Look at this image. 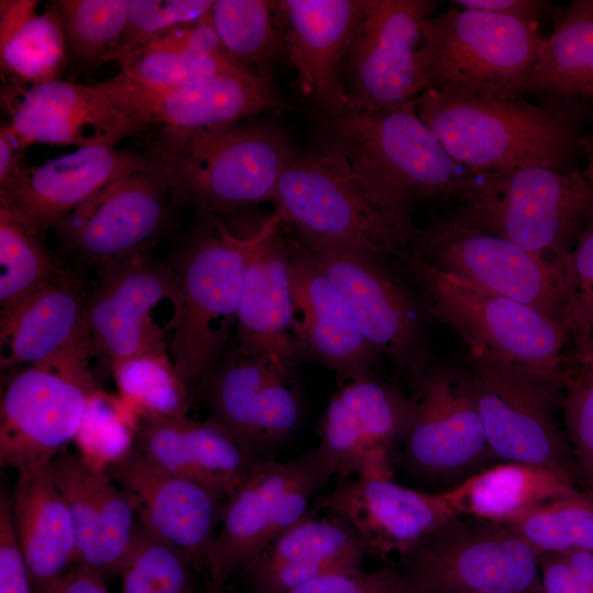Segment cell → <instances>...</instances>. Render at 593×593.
Here are the masks:
<instances>
[{"mask_svg":"<svg viewBox=\"0 0 593 593\" xmlns=\"http://www.w3.org/2000/svg\"><path fill=\"white\" fill-rule=\"evenodd\" d=\"M320 146L338 154L385 205L456 200L470 174L419 119L414 100L315 116Z\"/></svg>","mask_w":593,"mask_h":593,"instance_id":"6da1fadb","label":"cell"},{"mask_svg":"<svg viewBox=\"0 0 593 593\" xmlns=\"http://www.w3.org/2000/svg\"><path fill=\"white\" fill-rule=\"evenodd\" d=\"M292 150L282 131L237 122L148 130L144 153L163 172L172 202L215 213L273 200Z\"/></svg>","mask_w":593,"mask_h":593,"instance_id":"7a4b0ae2","label":"cell"},{"mask_svg":"<svg viewBox=\"0 0 593 593\" xmlns=\"http://www.w3.org/2000/svg\"><path fill=\"white\" fill-rule=\"evenodd\" d=\"M419 119L472 172L526 167L573 169L582 139L569 119L522 98L495 99L427 89L414 100Z\"/></svg>","mask_w":593,"mask_h":593,"instance_id":"3957f363","label":"cell"},{"mask_svg":"<svg viewBox=\"0 0 593 593\" xmlns=\"http://www.w3.org/2000/svg\"><path fill=\"white\" fill-rule=\"evenodd\" d=\"M273 201L283 224L304 239L355 247L404 262L417 251L419 228L409 213L381 202L336 153L293 149Z\"/></svg>","mask_w":593,"mask_h":593,"instance_id":"277c9868","label":"cell"},{"mask_svg":"<svg viewBox=\"0 0 593 593\" xmlns=\"http://www.w3.org/2000/svg\"><path fill=\"white\" fill-rule=\"evenodd\" d=\"M456 201L450 219L557 259L592 219L593 190L583 171L535 166L470 171Z\"/></svg>","mask_w":593,"mask_h":593,"instance_id":"5b68a950","label":"cell"},{"mask_svg":"<svg viewBox=\"0 0 593 593\" xmlns=\"http://www.w3.org/2000/svg\"><path fill=\"white\" fill-rule=\"evenodd\" d=\"M535 24L451 4L435 13L418 49L425 90L521 98L542 38Z\"/></svg>","mask_w":593,"mask_h":593,"instance_id":"8992f818","label":"cell"},{"mask_svg":"<svg viewBox=\"0 0 593 593\" xmlns=\"http://www.w3.org/2000/svg\"><path fill=\"white\" fill-rule=\"evenodd\" d=\"M429 299V313L454 328L468 347L562 387L572 337L535 309L440 270L418 251L403 262Z\"/></svg>","mask_w":593,"mask_h":593,"instance_id":"52a82bcc","label":"cell"},{"mask_svg":"<svg viewBox=\"0 0 593 593\" xmlns=\"http://www.w3.org/2000/svg\"><path fill=\"white\" fill-rule=\"evenodd\" d=\"M90 336L54 357L11 372L0 402V462L16 471L48 465L75 440L97 390Z\"/></svg>","mask_w":593,"mask_h":593,"instance_id":"ba28073f","label":"cell"},{"mask_svg":"<svg viewBox=\"0 0 593 593\" xmlns=\"http://www.w3.org/2000/svg\"><path fill=\"white\" fill-rule=\"evenodd\" d=\"M247 243L212 217V228L186 244L170 265L180 315L168 355L188 387L215 368L236 325Z\"/></svg>","mask_w":593,"mask_h":593,"instance_id":"9c48e42d","label":"cell"},{"mask_svg":"<svg viewBox=\"0 0 593 593\" xmlns=\"http://www.w3.org/2000/svg\"><path fill=\"white\" fill-rule=\"evenodd\" d=\"M414 593H541L539 555L507 525L456 516L402 558Z\"/></svg>","mask_w":593,"mask_h":593,"instance_id":"30bf717a","label":"cell"},{"mask_svg":"<svg viewBox=\"0 0 593 593\" xmlns=\"http://www.w3.org/2000/svg\"><path fill=\"white\" fill-rule=\"evenodd\" d=\"M468 348L472 391L492 454L574 482L578 468L553 415L561 389L489 350Z\"/></svg>","mask_w":593,"mask_h":593,"instance_id":"8fae6325","label":"cell"},{"mask_svg":"<svg viewBox=\"0 0 593 593\" xmlns=\"http://www.w3.org/2000/svg\"><path fill=\"white\" fill-rule=\"evenodd\" d=\"M100 271L85 300L91 356L111 366L144 354H168L180 315L171 266L145 253Z\"/></svg>","mask_w":593,"mask_h":593,"instance_id":"7c38bea8","label":"cell"},{"mask_svg":"<svg viewBox=\"0 0 593 593\" xmlns=\"http://www.w3.org/2000/svg\"><path fill=\"white\" fill-rule=\"evenodd\" d=\"M417 251L436 268L530 306L567 327L569 296L560 258L546 259L452 219L419 228Z\"/></svg>","mask_w":593,"mask_h":593,"instance_id":"4fadbf2b","label":"cell"},{"mask_svg":"<svg viewBox=\"0 0 593 593\" xmlns=\"http://www.w3.org/2000/svg\"><path fill=\"white\" fill-rule=\"evenodd\" d=\"M332 477L315 448L284 462L264 458L224 504L210 585L222 589L233 572L302 518L311 497Z\"/></svg>","mask_w":593,"mask_h":593,"instance_id":"5bb4252c","label":"cell"},{"mask_svg":"<svg viewBox=\"0 0 593 593\" xmlns=\"http://www.w3.org/2000/svg\"><path fill=\"white\" fill-rule=\"evenodd\" d=\"M337 288L369 346L414 380L429 369V345L415 304L381 258L343 244L301 238Z\"/></svg>","mask_w":593,"mask_h":593,"instance_id":"9a60e30c","label":"cell"},{"mask_svg":"<svg viewBox=\"0 0 593 593\" xmlns=\"http://www.w3.org/2000/svg\"><path fill=\"white\" fill-rule=\"evenodd\" d=\"M432 0H362L344 65L349 108L379 109L415 100L424 90L418 49Z\"/></svg>","mask_w":593,"mask_h":593,"instance_id":"2e32d148","label":"cell"},{"mask_svg":"<svg viewBox=\"0 0 593 593\" xmlns=\"http://www.w3.org/2000/svg\"><path fill=\"white\" fill-rule=\"evenodd\" d=\"M170 199L163 172L150 161L94 192L55 227L57 237L69 255L102 270L149 253L169 217Z\"/></svg>","mask_w":593,"mask_h":593,"instance_id":"e0dca14e","label":"cell"},{"mask_svg":"<svg viewBox=\"0 0 593 593\" xmlns=\"http://www.w3.org/2000/svg\"><path fill=\"white\" fill-rule=\"evenodd\" d=\"M98 86L138 134L150 127L210 128L279 108L269 78L249 69L175 87L147 86L120 70Z\"/></svg>","mask_w":593,"mask_h":593,"instance_id":"ac0fdd59","label":"cell"},{"mask_svg":"<svg viewBox=\"0 0 593 593\" xmlns=\"http://www.w3.org/2000/svg\"><path fill=\"white\" fill-rule=\"evenodd\" d=\"M415 401L372 377L347 382L332 396L315 448L339 478H392L394 446L406 439Z\"/></svg>","mask_w":593,"mask_h":593,"instance_id":"d6986e66","label":"cell"},{"mask_svg":"<svg viewBox=\"0 0 593 593\" xmlns=\"http://www.w3.org/2000/svg\"><path fill=\"white\" fill-rule=\"evenodd\" d=\"M290 371L235 349L201 382L210 419L258 458L283 440L300 418Z\"/></svg>","mask_w":593,"mask_h":593,"instance_id":"ffe728a7","label":"cell"},{"mask_svg":"<svg viewBox=\"0 0 593 593\" xmlns=\"http://www.w3.org/2000/svg\"><path fill=\"white\" fill-rule=\"evenodd\" d=\"M281 224L275 213L247 237L236 349L266 357L290 371L305 354V347L291 292L290 243L281 235Z\"/></svg>","mask_w":593,"mask_h":593,"instance_id":"44dd1931","label":"cell"},{"mask_svg":"<svg viewBox=\"0 0 593 593\" xmlns=\"http://www.w3.org/2000/svg\"><path fill=\"white\" fill-rule=\"evenodd\" d=\"M0 96L10 119L7 123L26 148L33 144L116 146L138 135L98 83L59 79L27 86L5 80Z\"/></svg>","mask_w":593,"mask_h":593,"instance_id":"7402d4cb","label":"cell"},{"mask_svg":"<svg viewBox=\"0 0 593 593\" xmlns=\"http://www.w3.org/2000/svg\"><path fill=\"white\" fill-rule=\"evenodd\" d=\"M318 507L344 519L366 553L401 559L456 514L441 492L428 493L392 478H339Z\"/></svg>","mask_w":593,"mask_h":593,"instance_id":"603a6c76","label":"cell"},{"mask_svg":"<svg viewBox=\"0 0 593 593\" xmlns=\"http://www.w3.org/2000/svg\"><path fill=\"white\" fill-rule=\"evenodd\" d=\"M137 503V515L158 537L209 573L225 501L191 480L169 473L134 447L108 469Z\"/></svg>","mask_w":593,"mask_h":593,"instance_id":"cb8c5ba5","label":"cell"},{"mask_svg":"<svg viewBox=\"0 0 593 593\" xmlns=\"http://www.w3.org/2000/svg\"><path fill=\"white\" fill-rule=\"evenodd\" d=\"M415 381V416L406 437L410 462L430 477H448L494 456L469 373L425 372Z\"/></svg>","mask_w":593,"mask_h":593,"instance_id":"d4e9b609","label":"cell"},{"mask_svg":"<svg viewBox=\"0 0 593 593\" xmlns=\"http://www.w3.org/2000/svg\"><path fill=\"white\" fill-rule=\"evenodd\" d=\"M149 165L145 153L109 145L80 147L42 165L25 166L0 189V208L40 236L110 181Z\"/></svg>","mask_w":593,"mask_h":593,"instance_id":"484cf974","label":"cell"},{"mask_svg":"<svg viewBox=\"0 0 593 593\" xmlns=\"http://www.w3.org/2000/svg\"><path fill=\"white\" fill-rule=\"evenodd\" d=\"M51 467L74 521L77 564L104 579L119 574L137 527L136 500L79 452L64 450Z\"/></svg>","mask_w":593,"mask_h":593,"instance_id":"4316f807","label":"cell"},{"mask_svg":"<svg viewBox=\"0 0 593 593\" xmlns=\"http://www.w3.org/2000/svg\"><path fill=\"white\" fill-rule=\"evenodd\" d=\"M279 5L302 96L321 115L343 113L350 104L344 65L362 0H283Z\"/></svg>","mask_w":593,"mask_h":593,"instance_id":"83f0119b","label":"cell"},{"mask_svg":"<svg viewBox=\"0 0 593 593\" xmlns=\"http://www.w3.org/2000/svg\"><path fill=\"white\" fill-rule=\"evenodd\" d=\"M133 447L160 469L201 484L225 502L264 459L212 419L188 416H136Z\"/></svg>","mask_w":593,"mask_h":593,"instance_id":"f1b7e54d","label":"cell"},{"mask_svg":"<svg viewBox=\"0 0 593 593\" xmlns=\"http://www.w3.org/2000/svg\"><path fill=\"white\" fill-rule=\"evenodd\" d=\"M289 275L305 353L333 370L342 384L372 377L378 354L303 243H290Z\"/></svg>","mask_w":593,"mask_h":593,"instance_id":"f546056e","label":"cell"},{"mask_svg":"<svg viewBox=\"0 0 593 593\" xmlns=\"http://www.w3.org/2000/svg\"><path fill=\"white\" fill-rule=\"evenodd\" d=\"M366 550L333 514L306 513L243 570L248 593H284L317 578L360 570Z\"/></svg>","mask_w":593,"mask_h":593,"instance_id":"4dcf8cb0","label":"cell"},{"mask_svg":"<svg viewBox=\"0 0 593 593\" xmlns=\"http://www.w3.org/2000/svg\"><path fill=\"white\" fill-rule=\"evenodd\" d=\"M10 502L34 593H47L78 561L74 521L51 463L19 470Z\"/></svg>","mask_w":593,"mask_h":593,"instance_id":"1f68e13d","label":"cell"},{"mask_svg":"<svg viewBox=\"0 0 593 593\" xmlns=\"http://www.w3.org/2000/svg\"><path fill=\"white\" fill-rule=\"evenodd\" d=\"M80 286L66 273L0 315V368L43 362L89 335Z\"/></svg>","mask_w":593,"mask_h":593,"instance_id":"d6a6232c","label":"cell"},{"mask_svg":"<svg viewBox=\"0 0 593 593\" xmlns=\"http://www.w3.org/2000/svg\"><path fill=\"white\" fill-rule=\"evenodd\" d=\"M575 489L573 481L548 468L505 460L474 472L441 494L456 516L508 525Z\"/></svg>","mask_w":593,"mask_h":593,"instance_id":"836d02e7","label":"cell"},{"mask_svg":"<svg viewBox=\"0 0 593 593\" xmlns=\"http://www.w3.org/2000/svg\"><path fill=\"white\" fill-rule=\"evenodd\" d=\"M209 13L199 22L167 31L128 54L119 61L121 71L147 86L175 87L248 69L224 51Z\"/></svg>","mask_w":593,"mask_h":593,"instance_id":"e575fe53","label":"cell"},{"mask_svg":"<svg viewBox=\"0 0 593 593\" xmlns=\"http://www.w3.org/2000/svg\"><path fill=\"white\" fill-rule=\"evenodd\" d=\"M37 0L0 1V67L5 80L40 85L59 80L68 64L55 2L37 12Z\"/></svg>","mask_w":593,"mask_h":593,"instance_id":"d590c367","label":"cell"},{"mask_svg":"<svg viewBox=\"0 0 593 593\" xmlns=\"http://www.w3.org/2000/svg\"><path fill=\"white\" fill-rule=\"evenodd\" d=\"M557 100H593V0H575L542 37L524 93Z\"/></svg>","mask_w":593,"mask_h":593,"instance_id":"8d00e7d4","label":"cell"},{"mask_svg":"<svg viewBox=\"0 0 593 593\" xmlns=\"http://www.w3.org/2000/svg\"><path fill=\"white\" fill-rule=\"evenodd\" d=\"M209 15L224 51L268 77V66L286 49L279 1L215 0Z\"/></svg>","mask_w":593,"mask_h":593,"instance_id":"74e56055","label":"cell"},{"mask_svg":"<svg viewBox=\"0 0 593 593\" xmlns=\"http://www.w3.org/2000/svg\"><path fill=\"white\" fill-rule=\"evenodd\" d=\"M507 526L539 556L593 551V490L575 489L530 510Z\"/></svg>","mask_w":593,"mask_h":593,"instance_id":"f35d334b","label":"cell"},{"mask_svg":"<svg viewBox=\"0 0 593 593\" xmlns=\"http://www.w3.org/2000/svg\"><path fill=\"white\" fill-rule=\"evenodd\" d=\"M68 63L94 68L111 61L124 34L130 0H57Z\"/></svg>","mask_w":593,"mask_h":593,"instance_id":"ab89813d","label":"cell"},{"mask_svg":"<svg viewBox=\"0 0 593 593\" xmlns=\"http://www.w3.org/2000/svg\"><path fill=\"white\" fill-rule=\"evenodd\" d=\"M0 315L58 279L63 272L38 236L0 208Z\"/></svg>","mask_w":593,"mask_h":593,"instance_id":"60d3db41","label":"cell"},{"mask_svg":"<svg viewBox=\"0 0 593 593\" xmlns=\"http://www.w3.org/2000/svg\"><path fill=\"white\" fill-rule=\"evenodd\" d=\"M110 367L122 401L136 416H188L189 387L167 353L144 354Z\"/></svg>","mask_w":593,"mask_h":593,"instance_id":"b9f144b4","label":"cell"},{"mask_svg":"<svg viewBox=\"0 0 593 593\" xmlns=\"http://www.w3.org/2000/svg\"><path fill=\"white\" fill-rule=\"evenodd\" d=\"M194 570L181 551L158 537L138 517L119 573L121 593H193Z\"/></svg>","mask_w":593,"mask_h":593,"instance_id":"7bdbcfd3","label":"cell"},{"mask_svg":"<svg viewBox=\"0 0 593 593\" xmlns=\"http://www.w3.org/2000/svg\"><path fill=\"white\" fill-rule=\"evenodd\" d=\"M561 392L566 436L578 471L593 490V345L572 347Z\"/></svg>","mask_w":593,"mask_h":593,"instance_id":"ee69618b","label":"cell"},{"mask_svg":"<svg viewBox=\"0 0 593 593\" xmlns=\"http://www.w3.org/2000/svg\"><path fill=\"white\" fill-rule=\"evenodd\" d=\"M135 425L136 415L123 401L96 390L75 438L79 454L108 469L133 448Z\"/></svg>","mask_w":593,"mask_h":593,"instance_id":"f6af8a7d","label":"cell"},{"mask_svg":"<svg viewBox=\"0 0 593 593\" xmlns=\"http://www.w3.org/2000/svg\"><path fill=\"white\" fill-rule=\"evenodd\" d=\"M213 2L211 0H130L126 27L112 60L119 63L167 31L199 22L210 12Z\"/></svg>","mask_w":593,"mask_h":593,"instance_id":"bcb514c9","label":"cell"},{"mask_svg":"<svg viewBox=\"0 0 593 593\" xmlns=\"http://www.w3.org/2000/svg\"><path fill=\"white\" fill-rule=\"evenodd\" d=\"M568 287L567 327L573 345L593 343V217L574 246L559 257Z\"/></svg>","mask_w":593,"mask_h":593,"instance_id":"7dc6e473","label":"cell"},{"mask_svg":"<svg viewBox=\"0 0 593 593\" xmlns=\"http://www.w3.org/2000/svg\"><path fill=\"white\" fill-rule=\"evenodd\" d=\"M224 593H248L228 591ZM284 593H413L400 570L384 567L362 572L331 573Z\"/></svg>","mask_w":593,"mask_h":593,"instance_id":"c3c4849f","label":"cell"},{"mask_svg":"<svg viewBox=\"0 0 593 593\" xmlns=\"http://www.w3.org/2000/svg\"><path fill=\"white\" fill-rule=\"evenodd\" d=\"M0 593H34L31 574L16 538L10 496L0 499Z\"/></svg>","mask_w":593,"mask_h":593,"instance_id":"681fc988","label":"cell"},{"mask_svg":"<svg viewBox=\"0 0 593 593\" xmlns=\"http://www.w3.org/2000/svg\"><path fill=\"white\" fill-rule=\"evenodd\" d=\"M541 593H593L558 553L539 556Z\"/></svg>","mask_w":593,"mask_h":593,"instance_id":"f907efd6","label":"cell"},{"mask_svg":"<svg viewBox=\"0 0 593 593\" xmlns=\"http://www.w3.org/2000/svg\"><path fill=\"white\" fill-rule=\"evenodd\" d=\"M450 3L459 9L484 11L528 23H536L549 4L542 0H452Z\"/></svg>","mask_w":593,"mask_h":593,"instance_id":"816d5d0a","label":"cell"},{"mask_svg":"<svg viewBox=\"0 0 593 593\" xmlns=\"http://www.w3.org/2000/svg\"><path fill=\"white\" fill-rule=\"evenodd\" d=\"M24 147L5 122L0 128V189L10 184L25 168Z\"/></svg>","mask_w":593,"mask_h":593,"instance_id":"f5cc1de1","label":"cell"},{"mask_svg":"<svg viewBox=\"0 0 593 593\" xmlns=\"http://www.w3.org/2000/svg\"><path fill=\"white\" fill-rule=\"evenodd\" d=\"M47 593H110L105 579L87 568L76 564L61 577Z\"/></svg>","mask_w":593,"mask_h":593,"instance_id":"db71d44e","label":"cell"},{"mask_svg":"<svg viewBox=\"0 0 593 593\" xmlns=\"http://www.w3.org/2000/svg\"><path fill=\"white\" fill-rule=\"evenodd\" d=\"M558 555L563 557L581 580L593 586V551L578 550Z\"/></svg>","mask_w":593,"mask_h":593,"instance_id":"11a10c76","label":"cell"},{"mask_svg":"<svg viewBox=\"0 0 593 593\" xmlns=\"http://www.w3.org/2000/svg\"><path fill=\"white\" fill-rule=\"evenodd\" d=\"M582 148L586 153L585 168L582 170L593 190V136L589 139H582ZM593 217V210H592Z\"/></svg>","mask_w":593,"mask_h":593,"instance_id":"9f6ffc18","label":"cell"},{"mask_svg":"<svg viewBox=\"0 0 593 593\" xmlns=\"http://www.w3.org/2000/svg\"><path fill=\"white\" fill-rule=\"evenodd\" d=\"M208 593H224V591H223V588L220 589V588H214V586L210 585V590H209Z\"/></svg>","mask_w":593,"mask_h":593,"instance_id":"6f0895ef","label":"cell"},{"mask_svg":"<svg viewBox=\"0 0 593 593\" xmlns=\"http://www.w3.org/2000/svg\"><path fill=\"white\" fill-rule=\"evenodd\" d=\"M414 593V592H413Z\"/></svg>","mask_w":593,"mask_h":593,"instance_id":"680465c9","label":"cell"}]
</instances>
